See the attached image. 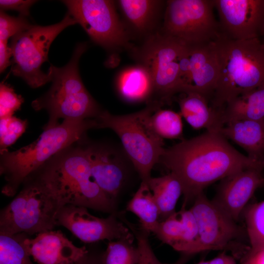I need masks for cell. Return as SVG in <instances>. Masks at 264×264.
<instances>
[{
    "instance_id": "6da1fadb",
    "label": "cell",
    "mask_w": 264,
    "mask_h": 264,
    "mask_svg": "<svg viewBox=\"0 0 264 264\" xmlns=\"http://www.w3.org/2000/svg\"><path fill=\"white\" fill-rule=\"evenodd\" d=\"M158 163L180 181L186 207L215 182L245 169L264 166V161L242 154L217 131H207L165 148Z\"/></svg>"
},
{
    "instance_id": "7a4b0ae2",
    "label": "cell",
    "mask_w": 264,
    "mask_h": 264,
    "mask_svg": "<svg viewBox=\"0 0 264 264\" xmlns=\"http://www.w3.org/2000/svg\"><path fill=\"white\" fill-rule=\"evenodd\" d=\"M84 139L63 150L30 176L35 177L63 206L85 207L110 214L116 202L94 181Z\"/></svg>"
},
{
    "instance_id": "3957f363",
    "label": "cell",
    "mask_w": 264,
    "mask_h": 264,
    "mask_svg": "<svg viewBox=\"0 0 264 264\" xmlns=\"http://www.w3.org/2000/svg\"><path fill=\"white\" fill-rule=\"evenodd\" d=\"M214 42L219 72L210 105L221 111L236 97L264 85V44L258 37L234 40L222 34Z\"/></svg>"
},
{
    "instance_id": "277c9868",
    "label": "cell",
    "mask_w": 264,
    "mask_h": 264,
    "mask_svg": "<svg viewBox=\"0 0 264 264\" xmlns=\"http://www.w3.org/2000/svg\"><path fill=\"white\" fill-rule=\"evenodd\" d=\"M96 126L94 119L63 120L55 126L43 128L42 133L30 144L0 153V174L6 181L1 193L7 197L15 196L28 177L52 156L84 139L86 132Z\"/></svg>"
},
{
    "instance_id": "5b68a950",
    "label": "cell",
    "mask_w": 264,
    "mask_h": 264,
    "mask_svg": "<svg viewBox=\"0 0 264 264\" xmlns=\"http://www.w3.org/2000/svg\"><path fill=\"white\" fill-rule=\"evenodd\" d=\"M86 49V43H79L66 65L61 67L50 65L47 73L52 85L44 95L32 102L35 110H45L48 113L49 120L44 128L56 126L60 118L93 119L103 110L85 87L79 74V61Z\"/></svg>"
},
{
    "instance_id": "8992f818",
    "label": "cell",
    "mask_w": 264,
    "mask_h": 264,
    "mask_svg": "<svg viewBox=\"0 0 264 264\" xmlns=\"http://www.w3.org/2000/svg\"><path fill=\"white\" fill-rule=\"evenodd\" d=\"M162 105L151 101L139 111L119 115L103 110L94 119L96 128H109L116 133L141 181L146 183L165 149L163 139L154 133L149 123L151 115Z\"/></svg>"
},
{
    "instance_id": "52a82bcc",
    "label": "cell",
    "mask_w": 264,
    "mask_h": 264,
    "mask_svg": "<svg viewBox=\"0 0 264 264\" xmlns=\"http://www.w3.org/2000/svg\"><path fill=\"white\" fill-rule=\"evenodd\" d=\"M21 190L0 211V232L28 236L52 230L63 206L44 186L30 176Z\"/></svg>"
},
{
    "instance_id": "ba28073f",
    "label": "cell",
    "mask_w": 264,
    "mask_h": 264,
    "mask_svg": "<svg viewBox=\"0 0 264 264\" xmlns=\"http://www.w3.org/2000/svg\"><path fill=\"white\" fill-rule=\"evenodd\" d=\"M76 23L67 13L58 23L47 26L31 25L13 36L10 47L13 74L22 78L34 88L50 82L47 73L42 70V65L48 60L49 48L54 39L66 28Z\"/></svg>"
},
{
    "instance_id": "9c48e42d",
    "label": "cell",
    "mask_w": 264,
    "mask_h": 264,
    "mask_svg": "<svg viewBox=\"0 0 264 264\" xmlns=\"http://www.w3.org/2000/svg\"><path fill=\"white\" fill-rule=\"evenodd\" d=\"M186 46L176 38L156 32L146 38L136 51L139 64L152 77L156 96L153 101L164 104L180 93V64Z\"/></svg>"
},
{
    "instance_id": "30bf717a",
    "label": "cell",
    "mask_w": 264,
    "mask_h": 264,
    "mask_svg": "<svg viewBox=\"0 0 264 264\" xmlns=\"http://www.w3.org/2000/svg\"><path fill=\"white\" fill-rule=\"evenodd\" d=\"M196 219L201 252L230 251L239 260L250 248L245 228L240 226L203 193L190 208Z\"/></svg>"
},
{
    "instance_id": "8fae6325",
    "label": "cell",
    "mask_w": 264,
    "mask_h": 264,
    "mask_svg": "<svg viewBox=\"0 0 264 264\" xmlns=\"http://www.w3.org/2000/svg\"><path fill=\"white\" fill-rule=\"evenodd\" d=\"M214 0H170L166 2L160 32L188 45L215 41L221 35Z\"/></svg>"
},
{
    "instance_id": "7c38bea8",
    "label": "cell",
    "mask_w": 264,
    "mask_h": 264,
    "mask_svg": "<svg viewBox=\"0 0 264 264\" xmlns=\"http://www.w3.org/2000/svg\"><path fill=\"white\" fill-rule=\"evenodd\" d=\"M68 13L97 44L108 50L129 47V35L120 21L114 2L108 0H67Z\"/></svg>"
},
{
    "instance_id": "4fadbf2b",
    "label": "cell",
    "mask_w": 264,
    "mask_h": 264,
    "mask_svg": "<svg viewBox=\"0 0 264 264\" xmlns=\"http://www.w3.org/2000/svg\"><path fill=\"white\" fill-rule=\"evenodd\" d=\"M88 209L70 204L63 206L57 215V226L65 227L86 243L103 240L134 241L133 233L119 219L117 212L102 218L91 215Z\"/></svg>"
},
{
    "instance_id": "5bb4252c",
    "label": "cell",
    "mask_w": 264,
    "mask_h": 264,
    "mask_svg": "<svg viewBox=\"0 0 264 264\" xmlns=\"http://www.w3.org/2000/svg\"><path fill=\"white\" fill-rule=\"evenodd\" d=\"M214 41L187 44L180 64V93L194 92L208 100L211 97L219 72Z\"/></svg>"
},
{
    "instance_id": "9a60e30c",
    "label": "cell",
    "mask_w": 264,
    "mask_h": 264,
    "mask_svg": "<svg viewBox=\"0 0 264 264\" xmlns=\"http://www.w3.org/2000/svg\"><path fill=\"white\" fill-rule=\"evenodd\" d=\"M84 144L94 181L102 191L116 202L125 186L132 165L123 150L106 143Z\"/></svg>"
},
{
    "instance_id": "2e32d148",
    "label": "cell",
    "mask_w": 264,
    "mask_h": 264,
    "mask_svg": "<svg viewBox=\"0 0 264 264\" xmlns=\"http://www.w3.org/2000/svg\"><path fill=\"white\" fill-rule=\"evenodd\" d=\"M221 33L234 40L258 37L264 15V0H214Z\"/></svg>"
},
{
    "instance_id": "e0dca14e",
    "label": "cell",
    "mask_w": 264,
    "mask_h": 264,
    "mask_svg": "<svg viewBox=\"0 0 264 264\" xmlns=\"http://www.w3.org/2000/svg\"><path fill=\"white\" fill-rule=\"evenodd\" d=\"M264 166L241 170L220 180L212 201L238 222L255 192L264 185Z\"/></svg>"
},
{
    "instance_id": "ac0fdd59",
    "label": "cell",
    "mask_w": 264,
    "mask_h": 264,
    "mask_svg": "<svg viewBox=\"0 0 264 264\" xmlns=\"http://www.w3.org/2000/svg\"><path fill=\"white\" fill-rule=\"evenodd\" d=\"M23 246L38 264H74L88 251L86 246L74 245L61 231L50 230L27 235Z\"/></svg>"
},
{
    "instance_id": "d6986e66",
    "label": "cell",
    "mask_w": 264,
    "mask_h": 264,
    "mask_svg": "<svg viewBox=\"0 0 264 264\" xmlns=\"http://www.w3.org/2000/svg\"><path fill=\"white\" fill-rule=\"evenodd\" d=\"M153 234L181 253L195 255L201 252L196 219L191 209L184 205L179 211L159 222Z\"/></svg>"
},
{
    "instance_id": "ffe728a7",
    "label": "cell",
    "mask_w": 264,
    "mask_h": 264,
    "mask_svg": "<svg viewBox=\"0 0 264 264\" xmlns=\"http://www.w3.org/2000/svg\"><path fill=\"white\" fill-rule=\"evenodd\" d=\"M217 131L244 149L249 157L264 161V120H233Z\"/></svg>"
},
{
    "instance_id": "44dd1931",
    "label": "cell",
    "mask_w": 264,
    "mask_h": 264,
    "mask_svg": "<svg viewBox=\"0 0 264 264\" xmlns=\"http://www.w3.org/2000/svg\"><path fill=\"white\" fill-rule=\"evenodd\" d=\"M181 93L178 99L180 113L193 129L218 131L222 126L221 111L212 108L207 98L197 92Z\"/></svg>"
},
{
    "instance_id": "7402d4cb",
    "label": "cell",
    "mask_w": 264,
    "mask_h": 264,
    "mask_svg": "<svg viewBox=\"0 0 264 264\" xmlns=\"http://www.w3.org/2000/svg\"><path fill=\"white\" fill-rule=\"evenodd\" d=\"M116 89L124 100L130 103H149L154 94V84L148 69L143 65L123 69L116 79Z\"/></svg>"
},
{
    "instance_id": "603a6c76",
    "label": "cell",
    "mask_w": 264,
    "mask_h": 264,
    "mask_svg": "<svg viewBox=\"0 0 264 264\" xmlns=\"http://www.w3.org/2000/svg\"><path fill=\"white\" fill-rule=\"evenodd\" d=\"M119 7L132 29L136 33H152L160 13L163 1L154 0H120Z\"/></svg>"
},
{
    "instance_id": "cb8c5ba5",
    "label": "cell",
    "mask_w": 264,
    "mask_h": 264,
    "mask_svg": "<svg viewBox=\"0 0 264 264\" xmlns=\"http://www.w3.org/2000/svg\"><path fill=\"white\" fill-rule=\"evenodd\" d=\"M235 119L264 120V85L228 102L221 111L222 126Z\"/></svg>"
},
{
    "instance_id": "d4e9b609",
    "label": "cell",
    "mask_w": 264,
    "mask_h": 264,
    "mask_svg": "<svg viewBox=\"0 0 264 264\" xmlns=\"http://www.w3.org/2000/svg\"><path fill=\"white\" fill-rule=\"evenodd\" d=\"M147 184L157 205L161 222L176 212L177 202L183 193L182 185L171 173L159 177H151Z\"/></svg>"
},
{
    "instance_id": "484cf974",
    "label": "cell",
    "mask_w": 264,
    "mask_h": 264,
    "mask_svg": "<svg viewBox=\"0 0 264 264\" xmlns=\"http://www.w3.org/2000/svg\"><path fill=\"white\" fill-rule=\"evenodd\" d=\"M126 209L138 218L142 228L150 233L154 232L159 222V212L147 183L141 181Z\"/></svg>"
},
{
    "instance_id": "4316f807",
    "label": "cell",
    "mask_w": 264,
    "mask_h": 264,
    "mask_svg": "<svg viewBox=\"0 0 264 264\" xmlns=\"http://www.w3.org/2000/svg\"><path fill=\"white\" fill-rule=\"evenodd\" d=\"M149 123L154 133L163 139H184L180 112L160 108L151 115Z\"/></svg>"
},
{
    "instance_id": "83f0119b",
    "label": "cell",
    "mask_w": 264,
    "mask_h": 264,
    "mask_svg": "<svg viewBox=\"0 0 264 264\" xmlns=\"http://www.w3.org/2000/svg\"><path fill=\"white\" fill-rule=\"evenodd\" d=\"M242 215L250 250L256 251L264 248V200L248 204Z\"/></svg>"
},
{
    "instance_id": "f1b7e54d",
    "label": "cell",
    "mask_w": 264,
    "mask_h": 264,
    "mask_svg": "<svg viewBox=\"0 0 264 264\" xmlns=\"http://www.w3.org/2000/svg\"><path fill=\"white\" fill-rule=\"evenodd\" d=\"M27 235L0 232V264H34L23 244Z\"/></svg>"
},
{
    "instance_id": "f546056e",
    "label": "cell",
    "mask_w": 264,
    "mask_h": 264,
    "mask_svg": "<svg viewBox=\"0 0 264 264\" xmlns=\"http://www.w3.org/2000/svg\"><path fill=\"white\" fill-rule=\"evenodd\" d=\"M121 220L129 227L133 233L137 242L139 251V259L137 264H186L194 255L190 254L181 253L179 258L175 263H163L156 257L149 240L150 233L140 225L137 227L129 221L123 216Z\"/></svg>"
},
{
    "instance_id": "4dcf8cb0",
    "label": "cell",
    "mask_w": 264,
    "mask_h": 264,
    "mask_svg": "<svg viewBox=\"0 0 264 264\" xmlns=\"http://www.w3.org/2000/svg\"><path fill=\"white\" fill-rule=\"evenodd\" d=\"M133 242L127 239L109 241L103 251V264H137L139 251Z\"/></svg>"
},
{
    "instance_id": "1f68e13d",
    "label": "cell",
    "mask_w": 264,
    "mask_h": 264,
    "mask_svg": "<svg viewBox=\"0 0 264 264\" xmlns=\"http://www.w3.org/2000/svg\"><path fill=\"white\" fill-rule=\"evenodd\" d=\"M27 121L15 116L0 119V153L13 144L26 129Z\"/></svg>"
},
{
    "instance_id": "d6a6232c",
    "label": "cell",
    "mask_w": 264,
    "mask_h": 264,
    "mask_svg": "<svg viewBox=\"0 0 264 264\" xmlns=\"http://www.w3.org/2000/svg\"><path fill=\"white\" fill-rule=\"evenodd\" d=\"M31 25L26 17L11 16L0 10V41L7 42L10 38L26 30Z\"/></svg>"
},
{
    "instance_id": "836d02e7",
    "label": "cell",
    "mask_w": 264,
    "mask_h": 264,
    "mask_svg": "<svg viewBox=\"0 0 264 264\" xmlns=\"http://www.w3.org/2000/svg\"><path fill=\"white\" fill-rule=\"evenodd\" d=\"M23 102L22 97L17 94L13 88L3 82L0 85V119L13 116Z\"/></svg>"
},
{
    "instance_id": "e575fe53",
    "label": "cell",
    "mask_w": 264,
    "mask_h": 264,
    "mask_svg": "<svg viewBox=\"0 0 264 264\" xmlns=\"http://www.w3.org/2000/svg\"><path fill=\"white\" fill-rule=\"evenodd\" d=\"M36 0H0V10H13L19 13L20 16L26 17L29 15L30 7Z\"/></svg>"
},
{
    "instance_id": "d590c367",
    "label": "cell",
    "mask_w": 264,
    "mask_h": 264,
    "mask_svg": "<svg viewBox=\"0 0 264 264\" xmlns=\"http://www.w3.org/2000/svg\"><path fill=\"white\" fill-rule=\"evenodd\" d=\"M103 251L93 247L88 248L87 253L74 264H103Z\"/></svg>"
},
{
    "instance_id": "8d00e7d4",
    "label": "cell",
    "mask_w": 264,
    "mask_h": 264,
    "mask_svg": "<svg viewBox=\"0 0 264 264\" xmlns=\"http://www.w3.org/2000/svg\"><path fill=\"white\" fill-rule=\"evenodd\" d=\"M240 260L241 264H264V248L256 251L249 249Z\"/></svg>"
},
{
    "instance_id": "74e56055",
    "label": "cell",
    "mask_w": 264,
    "mask_h": 264,
    "mask_svg": "<svg viewBox=\"0 0 264 264\" xmlns=\"http://www.w3.org/2000/svg\"><path fill=\"white\" fill-rule=\"evenodd\" d=\"M12 56L11 48L7 42L0 41V71L2 73L12 63L10 58Z\"/></svg>"
},
{
    "instance_id": "f35d334b",
    "label": "cell",
    "mask_w": 264,
    "mask_h": 264,
    "mask_svg": "<svg viewBox=\"0 0 264 264\" xmlns=\"http://www.w3.org/2000/svg\"><path fill=\"white\" fill-rule=\"evenodd\" d=\"M209 261L210 264H237L236 258L226 254L225 251Z\"/></svg>"
},
{
    "instance_id": "ab89813d",
    "label": "cell",
    "mask_w": 264,
    "mask_h": 264,
    "mask_svg": "<svg viewBox=\"0 0 264 264\" xmlns=\"http://www.w3.org/2000/svg\"><path fill=\"white\" fill-rule=\"evenodd\" d=\"M259 32L264 35V15L260 26Z\"/></svg>"
}]
</instances>
